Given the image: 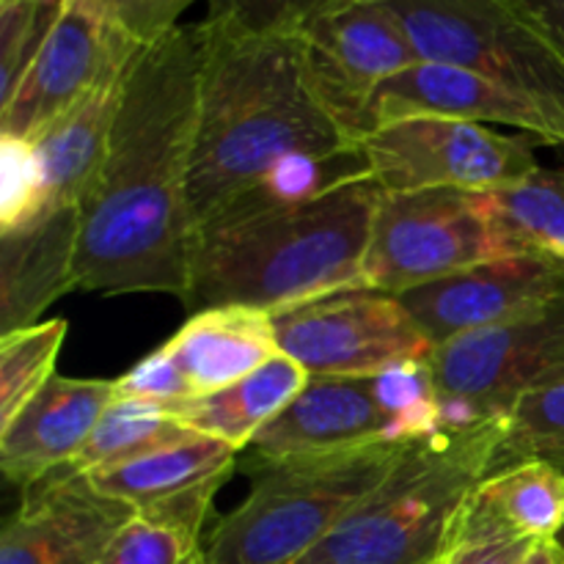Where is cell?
Segmentation results:
<instances>
[{
	"label": "cell",
	"mask_w": 564,
	"mask_h": 564,
	"mask_svg": "<svg viewBox=\"0 0 564 564\" xmlns=\"http://www.w3.org/2000/svg\"><path fill=\"white\" fill-rule=\"evenodd\" d=\"M204 25L143 44L121 86L108 154L80 202L77 290L191 295L193 141Z\"/></svg>",
	"instance_id": "cell-1"
},
{
	"label": "cell",
	"mask_w": 564,
	"mask_h": 564,
	"mask_svg": "<svg viewBox=\"0 0 564 564\" xmlns=\"http://www.w3.org/2000/svg\"><path fill=\"white\" fill-rule=\"evenodd\" d=\"M202 25L191 171L196 231L281 160L361 147L312 97L295 36H237Z\"/></svg>",
	"instance_id": "cell-2"
},
{
	"label": "cell",
	"mask_w": 564,
	"mask_h": 564,
	"mask_svg": "<svg viewBox=\"0 0 564 564\" xmlns=\"http://www.w3.org/2000/svg\"><path fill=\"white\" fill-rule=\"evenodd\" d=\"M383 191L350 180L290 207L218 215L198 226L191 312L251 306L286 312L347 290H367L364 259Z\"/></svg>",
	"instance_id": "cell-3"
},
{
	"label": "cell",
	"mask_w": 564,
	"mask_h": 564,
	"mask_svg": "<svg viewBox=\"0 0 564 564\" xmlns=\"http://www.w3.org/2000/svg\"><path fill=\"white\" fill-rule=\"evenodd\" d=\"M505 419L408 444L389 477L297 564H435L471 490L496 468Z\"/></svg>",
	"instance_id": "cell-4"
},
{
	"label": "cell",
	"mask_w": 564,
	"mask_h": 564,
	"mask_svg": "<svg viewBox=\"0 0 564 564\" xmlns=\"http://www.w3.org/2000/svg\"><path fill=\"white\" fill-rule=\"evenodd\" d=\"M408 444L286 457L251 471L246 499L207 540L209 564L306 560L394 468Z\"/></svg>",
	"instance_id": "cell-5"
},
{
	"label": "cell",
	"mask_w": 564,
	"mask_h": 564,
	"mask_svg": "<svg viewBox=\"0 0 564 564\" xmlns=\"http://www.w3.org/2000/svg\"><path fill=\"white\" fill-rule=\"evenodd\" d=\"M433 364L402 361L364 378H308L301 394L242 452L248 474L286 457L378 444H416L441 433Z\"/></svg>",
	"instance_id": "cell-6"
},
{
	"label": "cell",
	"mask_w": 564,
	"mask_h": 564,
	"mask_svg": "<svg viewBox=\"0 0 564 564\" xmlns=\"http://www.w3.org/2000/svg\"><path fill=\"white\" fill-rule=\"evenodd\" d=\"M422 61L463 66L543 110L564 147V55L518 0H389Z\"/></svg>",
	"instance_id": "cell-7"
},
{
	"label": "cell",
	"mask_w": 564,
	"mask_h": 564,
	"mask_svg": "<svg viewBox=\"0 0 564 564\" xmlns=\"http://www.w3.org/2000/svg\"><path fill=\"white\" fill-rule=\"evenodd\" d=\"M538 138L460 119H400L361 138L369 176L383 193L494 191L540 169Z\"/></svg>",
	"instance_id": "cell-8"
},
{
	"label": "cell",
	"mask_w": 564,
	"mask_h": 564,
	"mask_svg": "<svg viewBox=\"0 0 564 564\" xmlns=\"http://www.w3.org/2000/svg\"><path fill=\"white\" fill-rule=\"evenodd\" d=\"M295 39L308 91L356 143L372 130L378 88L422 61L391 3L336 0Z\"/></svg>",
	"instance_id": "cell-9"
},
{
	"label": "cell",
	"mask_w": 564,
	"mask_h": 564,
	"mask_svg": "<svg viewBox=\"0 0 564 564\" xmlns=\"http://www.w3.org/2000/svg\"><path fill=\"white\" fill-rule=\"evenodd\" d=\"M444 430L505 419L532 383L564 367V292L538 312L435 347Z\"/></svg>",
	"instance_id": "cell-10"
},
{
	"label": "cell",
	"mask_w": 564,
	"mask_h": 564,
	"mask_svg": "<svg viewBox=\"0 0 564 564\" xmlns=\"http://www.w3.org/2000/svg\"><path fill=\"white\" fill-rule=\"evenodd\" d=\"M471 191L383 193L369 231L367 290L402 295L488 259H499Z\"/></svg>",
	"instance_id": "cell-11"
},
{
	"label": "cell",
	"mask_w": 564,
	"mask_h": 564,
	"mask_svg": "<svg viewBox=\"0 0 564 564\" xmlns=\"http://www.w3.org/2000/svg\"><path fill=\"white\" fill-rule=\"evenodd\" d=\"M279 350L314 378H364L402 361H427V339L397 295L347 290L273 314Z\"/></svg>",
	"instance_id": "cell-12"
},
{
	"label": "cell",
	"mask_w": 564,
	"mask_h": 564,
	"mask_svg": "<svg viewBox=\"0 0 564 564\" xmlns=\"http://www.w3.org/2000/svg\"><path fill=\"white\" fill-rule=\"evenodd\" d=\"M141 47L97 6L64 0L36 61L0 105V135L36 138L83 97L124 77Z\"/></svg>",
	"instance_id": "cell-13"
},
{
	"label": "cell",
	"mask_w": 564,
	"mask_h": 564,
	"mask_svg": "<svg viewBox=\"0 0 564 564\" xmlns=\"http://www.w3.org/2000/svg\"><path fill=\"white\" fill-rule=\"evenodd\" d=\"M564 292V270L534 257H499L397 295L435 347L538 312Z\"/></svg>",
	"instance_id": "cell-14"
},
{
	"label": "cell",
	"mask_w": 564,
	"mask_h": 564,
	"mask_svg": "<svg viewBox=\"0 0 564 564\" xmlns=\"http://www.w3.org/2000/svg\"><path fill=\"white\" fill-rule=\"evenodd\" d=\"M83 474H50L28 488L0 534V564H97L130 518Z\"/></svg>",
	"instance_id": "cell-15"
},
{
	"label": "cell",
	"mask_w": 564,
	"mask_h": 564,
	"mask_svg": "<svg viewBox=\"0 0 564 564\" xmlns=\"http://www.w3.org/2000/svg\"><path fill=\"white\" fill-rule=\"evenodd\" d=\"M372 130L400 119H460L512 127L540 143L562 147L554 121L518 94L471 69L438 61H416L378 88L372 99ZM369 130V132H372Z\"/></svg>",
	"instance_id": "cell-16"
},
{
	"label": "cell",
	"mask_w": 564,
	"mask_h": 564,
	"mask_svg": "<svg viewBox=\"0 0 564 564\" xmlns=\"http://www.w3.org/2000/svg\"><path fill=\"white\" fill-rule=\"evenodd\" d=\"M116 397V380L55 375L9 424L0 427L3 477L28 490L50 474L69 468Z\"/></svg>",
	"instance_id": "cell-17"
},
{
	"label": "cell",
	"mask_w": 564,
	"mask_h": 564,
	"mask_svg": "<svg viewBox=\"0 0 564 564\" xmlns=\"http://www.w3.org/2000/svg\"><path fill=\"white\" fill-rule=\"evenodd\" d=\"M80 213L50 209L31 226L0 235V330L36 325L50 303L77 290Z\"/></svg>",
	"instance_id": "cell-18"
},
{
	"label": "cell",
	"mask_w": 564,
	"mask_h": 564,
	"mask_svg": "<svg viewBox=\"0 0 564 564\" xmlns=\"http://www.w3.org/2000/svg\"><path fill=\"white\" fill-rule=\"evenodd\" d=\"M240 452L209 435H191L135 460L91 468L83 477L99 494L130 505L132 510L180 505L196 496H218L235 471Z\"/></svg>",
	"instance_id": "cell-19"
},
{
	"label": "cell",
	"mask_w": 564,
	"mask_h": 564,
	"mask_svg": "<svg viewBox=\"0 0 564 564\" xmlns=\"http://www.w3.org/2000/svg\"><path fill=\"white\" fill-rule=\"evenodd\" d=\"M163 347L196 397L237 383L281 352L273 314L251 306L193 312V317Z\"/></svg>",
	"instance_id": "cell-20"
},
{
	"label": "cell",
	"mask_w": 564,
	"mask_h": 564,
	"mask_svg": "<svg viewBox=\"0 0 564 564\" xmlns=\"http://www.w3.org/2000/svg\"><path fill=\"white\" fill-rule=\"evenodd\" d=\"M564 532V471L521 460L490 471L463 505L452 538L556 540Z\"/></svg>",
	"instance_id": "cell-21"
},
{
	"label": "cell",
	"mask_w": 564,
	"mask_h": 564,
	"mask_svg": "<svg viewBox=\"0 0 564 564\" xmlns=\"http://www.w3.org/2000/svg\"><path fill=\"white\" fill-rule=\"evenodd\" d=\"M121 86L124 77L97 88L75 108L58 116L53 124L44 127L36 138H31L50 209L80 207L86 193L97 182L108 154Z\"/></svg>",
	"instance_id": "cell-22"
},
{
	"label": "cell",
	"mask_w": 564,
	"mask_h": 564,
	"mask_svg": "<svg viewBox=\"0 0 564 564\" xmlns=\"http://www.w3.org/2000/svg\"><path fill=\"white\" fill-rule=\"evenodd\" d=\"M308 378L312 375L301 364L279 352L264 367L246 375L237 383L213 391V394L193 397L180 405L165 408V411L174 413L193 433L224 441L242 455L251 441L301 394Z\"/></svg>",
	"instance_id": "cell-23"
},
{
	"label": "cell",
	"mask_w": 564,
	"mask_h": 564,
	"mask_svg": "<svg viewBox=\"0 0 564 564\" xmlns=\"http://www.w3.org/2000/svg\"><path fill=\"white\" fill-rule=\"evenodd\" d=\"M474 196L501 257H534L564 270V169L540 165L523 180Z\"/></svg>",
	"instance_id": "cell-24"
},
{
	"label": "cell",
	"mask_w": 564,
	"mask_h": 564,
	"mask_svg": "<svg viewBox=\"0 0 564 564\" xmlns=\"http://www.w3.org/2000/svg\"><path fill=\"white\" fill-rule=\"evenodd\" d=\"M213 501L141 510L121 527L97 564H209L202 540Z\"/></svg>",
	"instance_id": "cell-25"
},
{
	"label": "cell",
	"mask_w": 564,
	"mask_h": 564,
	"mask_svg": "<svg viewBox=\"0 0 564 564\" xmlns=\"http://www.w3.org/2000/svg\"><path fill=\"white\" fill-rule=\"evenodd\" d=\"M191 435L196 433L187 424H182L174 413L165 411L163 405L119 394L110 402L105 416L99 419L97 430L83 446L77 460L64 471L86 474L91 468L135 460V457L149 455L154 449L180 444Z\"/></svg>",
	"instance_id": "cell-26"
},
{
	"label": "cell",
	"mask_w": 564,
	"mask_h": 564,
	"mask_svg": "<svg viewBox=\"0 0 564 564\" xmlns=\"http://www.w3.org/2000/svg\"><path fill=\"white\" fill-rule=\"evenodd\" d=\"M521 460H543L564 471V367L529 386L505 413L496 468Z\"/></svg>",
	"instance_id": "cell-27"
},
{
	"label": "cell",
	"mask_w": 564,
	"mask_h": 564,
	"mask_svg": "<svg viewBox=\"0 0 564 564\" xmlns=\"http://www.w3.org/2000/svg\"><path fill=\"white\" fill-rule=\"evenodd\" d=\"M66 334L69 323L55 317L0 336V427L55 378Z\"/></svg>",
	"instance_id": "cell-28"
},
{
	"label": "cell",
	"mask_w": 564,
	"mask_h": 564,
	"mask_svg": "<svg viewBox=\"0 0 564 564\" xmlns=\"http://www.w3.org/2000/svg\"><path fill=\"white\" fill-rule=\"evenodd\" d=\"M64 0H0V105L47 42Z\"/></svg>",
	"instance_id": "cell-29"
},
{
	"label": "cell",
	"mask_w": 564,
	"mask_h": 564,
	"mask_svg": "<svg viewBox=\"0 0 564 564\" xmlns=\"http://www.w3.org/2000/svg\"><path fill=\"white\" fill-rule=\"evenodd\" d=\"M204 22L237 36H297L336 0H204Z\"/></svg>",
	"instance_id": "cell-30"
},
{
	"label": "cell",
	"mask_w": 564,
	"mask_h": 564,
	"mask_svg": "<svg viewBox=\"0 0 564 564\" xmlns=\"http://www.w3.org/2000/svg\"><path fill=\"white\" fill-rule=\"evenodd\" d=\"M36 149L25 138L0 135V235L47 215Z\"/></svg>",
	"instance_id": "cell-31"
},
{
	"label": "cell",
	"mask_w": 564,
	"mask_h": 564,
	"mask_svg": "<svg viewBox=\"0 0 564 564\" xmlns=\"http://www.w3.org/2000/svg\"><path fill=\"white\" fill-rule=\"evenodd\" d=\"M116 386H119L121 397H135V400L154 402V405L163 408H174L196 397L165 347H158L147 358H141L135 367L127 369L116 380Z\"/></svg>",
	"instance_id": "cell-32"
},
{
	"label": "cell",
	"mask_w": 564,
	"mask_h": 564,
	"mask_svg": "<svg viewBox=\"0 0 564 564\" xmlns=\"http://www.w3.org/2000/svg\"><path fill=\"white\" fill-rule=\"evenodd\" d=\"M124 28L138 44H154L182 25V14L196 0H86Z\"/></svg>",
	"instance_id": "cell-33"
},
{
	"label": "cell",
	"mask_w": 564,
	"mask_h": 564,
	"mask_svg": "<svg viewBox=\"0 0 564 564\" xmlns=\"http://www.w3.org/2000/svg\"><path fill=\"white\" fill-rule=\"evenodd\" d=\"M538 543L529 538H449L435 564H521Z\"/></svg>",
	"instance_id": "cell-34"
},
{
	"label": "cell",
	"mask_w": 564,
	"mask_h": 564,
	"mask_svg": "<svg viewBox=\"0 0 564 564\" xmlns=\"http://www.w3.org/2000/svg\"><path fill=\"white\" fill-rule=\"evenodd\" d=\"M523 11L545 31L564 55V0H518Z\"/></svg>",
	"instance_id": "cell-35"
},
{
	"label": "cell",
	"mask_w": 564,
	"mask_h": 564,
	"mask_svg": "<svg viewBox=\"0 0 564 564\" xmlns=\"http://www.w3.org/2000/svg\"><path fill=\"white\" fill-rule=\"evenodd\" d=\"M521 564H564L562 540H540Z\"/></svg>",
	"instance_id": "cell-36"
},
{
	"label": "cell",
	"mask_w": 564,
	"mask_h": 564,
	"mask_svg": "<svg viewBox=\"0 0 564 564\" xmlns=\"http://www.w3.org/2000/svg\"><path fill=\"white\" fill-rule=\"evenodd\" d=\"M369 3H389V0H369Z\"/></svg>",
	"instance_id": "cell-37"
},
{
	"label": "cell",
	"mask_w": 564,
	"mask_h": 564,
	"mask_svg": "<svg viewBox=\"0 0 564 564\" xmlns=\"http://www.w3.org/2000/svg\"><path fill=\"white\" fill-rule=\"evenodd\" d=\"M556 540H562V545H564V532L560 534V538H556Z\"/></svg>",
	"instance_id": "cell-38"
}]
</instances>
